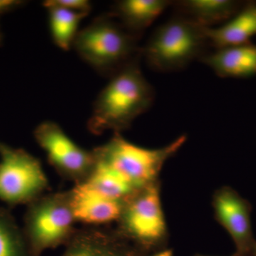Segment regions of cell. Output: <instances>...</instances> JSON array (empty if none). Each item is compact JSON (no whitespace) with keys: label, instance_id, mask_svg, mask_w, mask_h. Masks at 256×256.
Returning a JSON list of instances; mask_svg holds the SVG:
<instances>
[{"label":"cell","instance_id":"cell-1","mask_svg":"<svg viewBox=\"0 0 256 256\" xmlns=\"http://www.w3.org/2000/svg\"><path fill=\"white\" fill-rule=\"evenodd\" d=\"M141 57L111 77L98 96L88 122L92 134L99 136L107 131L121 134L152 106L156 92L143 75Z\"/></svg>","mask_w":256,"mask_h":256},{"label":"cell","instance_id":"cell-2","mask_svg":"<svg viewBox=\"0 0 256 256\" xmlns=\"http://www.w3.org/2000/svg\"><path fill=\"white\" fill-rule=\"evenodd\" d=\"M138 40L109 13L80 30L72 48L96 72L110 78L142 56Z\"/></svg>","mask_w":256,"mask_h":256},{"label":"cell","instance_id":"cell-3","mask_svg":"<svg viewBox=\"0 0 256 256\" xmlns=\"http://www.w3.org/2000/svg\"><path fill=\"white\" fill-rule=\"evenodd\" d=\"M207 45L206 28L178 14L153 32L142 48V56L154 72H178L201 60Z\"/></svg>","mask_w":256,"mask_h":256},{"label":"cell","instance_id":"cell-4","mask_svg":"<svg viewBox=\"0 0 256 256\" xmlns=\"http://www.w3.org/2000/svg\"><path fill=\"white\" fill-rule=\"evenodd\" d=\"M188 140L182 136L162 148L150 149L114 134L106 144L94 150L96 161L122 175L136 190L158 182L166 162L176 156Z\"/></svg>","mask_w":256,"mask_h":256},{"label":"cell","instance_id":"cell-5","mask_svg":"<svg viewBox=\"0 0 256 256\" xmlns=\"http://www.w3.org/2000/svg\"><path fill=\"white\" fill-rule=\"evenodd\" d=\"M68 191L45 194L28 204L23 228L34 252L68 244L76 232Z\"/></svg>","mask_w":256,"mask_h":256},{"label":"cell","instance_id":"cell-6","mask_svg":"<svg viewBox=\"0 0 256 256\" xmlns=\"http://www.w3.org/2000/svg\"><path fill=\"white\" fill-rule=\"evenodd\" d=\"M48 188L50 182L40 160L0 142V202L10 206L28 205Z\"/></svg>","mask_w":256,"mask_h":256},{"label":"cell","instance_id":"cell-7","mask_svg":"<svg viewBox=\"0 0 256 256\" xmlns=\"http://www.w3.org/2000/svg\"><path fill=\"white\" fill-rule=\"evenodd\" d=\"M117 232L126 240L156 245L168 237L160 182L138 190L124 202Z\"/></svg>","mask_w":256,"mask_h":256},{"label":"cell","instance_id":"cell-8","mask_svg":"<svg viewBox=\"0 0 256 256\" xmlns=\"http://www.w3.org/2000/svg\"><path fill=\"white\" fill-rule=\"evenodd\" d=\"M34 136L46 153L50 164L62 178L75 184L87 181L95 168L94 152L78 146L52 121L38 124Z\"/></svg>","mask_w":256,"mask_h":256},{"label":"cell","instance_id":"cell-9","mask_svg":"<svg viewBox=\"0 0 256 256\" xmlns=\"http://www.w3.org/2000/svg\"><path fill=\"white\" fill-rule=\"evenodd\" d=\"M212 206L216 220L234 240L239 256L256 252V240L252 226V204L230 186L215 192Z\"/></svg>","mask_w":256,"mask_h":256},{"label":"cell","instance_id":"cell-10","mask_svg":"<svg viewBox=\"0 0 256 256\" xmlns=\"http://www.w3.org/2000/svg\"><path fill=\"white\" fill-rule=\"evenodd\" d=\"M68 193L76 223L100 227L120 218L124 202L105 196L87 182L75 184Z\"/></svg>","mask_w":256,"mask_h":256},{"label":"cell","instance_id":"cell-11","mask_svg":"<svg viewBox=\"0 0 256 256\" xmlns=\"http://www.w3.org/2000/svg\"><path fill=\"white\" fill-rule=\"evenodd\" d=\"M126 240L117 230L77 229L62 256H130L124 247Z\"/></svg>","mask_w":256,"mask_h":256},{"label":"cell","instance_id":"cell-12","mask_svg":"<svg viewBox=\"0 0 256 256\" xmlns=\"http://www.w3.org/2000/svg\"><path fill=\"white\" fill-rule=\"evenodd\" d=\"M200 60L220 78H246L256 75V46L252 44L216 50Z\"/></svg>","mask_w":256,"mask_h":256},{"label":"cell","instance_id":"cell-13","mask_svg":"<svg viewBox=\"0 0 256 256\" xmlns=\"http://www.w3.org/2000/svg\"><path fill=\"white\" fill-rule=\"evenodd\" d=\"M206 34L216 50L250 44L256 36V2H246L234 18L220 28H206Z\"/></svg>","mask_w":256,"mask_h":256},{"label":"cell","instance_id":"cell-14","mask_svg":"<svg viewBox=\"0 0 256 256\" xmlns=\"http://www.w3.org/2000/svg\"><path fill=\"white\" fill-rule=\"evenodd\" d=\"M173 2L170 0H122L114 3L110 14L128 32L140 38Z\"/></svg>","mask_w":256,"mask_h":256},{"label":"cell","instance_id":"cell-15","mask_svg":"<svg viewBox=\"0 0 256 256\" xmlns=\"http://www.w3.org/2000/svg\"><path fill=\"white\" fill-rule=\"evenodd\" d=\"M246 2L234 0H180L172 6L178 14L186 16L205 28L226 23L242 9Z\"/></svg>","mask_w":256,"mask_h":256},{"label":"cell","instance_id":"cell-16","mask_svg":"<svg viewBox=\"0 0 256 256\" xmlns=\"http://www.w3.org/2000/svg\"><path fill=\"white\" fill-rule=\"evenodd\" d=\"M43 5L48 13L52 40L60 50H70L80 32V23L88 15L54 5Z\"/></svg>","mask_w":256,"mask_h":256},{"label":"cell","instance_id":"cell-17","mask_svg":"<svg viewBox=\"0 0 256 256\" xmlns=\"http://www.w3.org/2000/svg\"><path fill=\"white\" fill-rule=\"evenodd\" d=\"M86 182L105 196L121 202L138 190L117 171L96 160L94 171Z\"/></svg>","mask_w":256,"mask_h":256},{"label":"cell","instance_id":"cell-18","mask_svg":"<svg viewBox=\"0 0 256 256\" xmlns=\"http://www.w3.org/2000/svg\"><path fill=\"white\" fill-rule=\"evenodd\" d=\"M28 242L8 210H0V256H25Z\"/></svg>","mask_w":256,"mask_h":256},{"label":"cell","instance_id":"cell-19","mask_svg":"<svg viewBox=\"0 0 256 256\" xmlns=\"http://www.w3.org/2000/svg\"><path fill=\"white\" fill-rule=\"evenodd\" d=\"M43 4L54 5L86 15L92 11V3L88 0H46Z\"/></svg>","mask_w":256,"mask_h":256},{"label":"cell","instance_id":"cell-20","mask_svg":"<svg viewBox=\"0 0 256 256\" xmlns=\"http://www.w3.org/2000/svg\"><path fill=\"white\" fill-rule=\"evenodd\" d=\"M25 3L20 0H0V16L21 8Z\"/></svg>","mask_w":256,"mask_h":256},{"label":"cell","instance_id":"cell-21","mask_svg":"<svg viewBox=\"0 0 256 256\" xmlns=\"http://www.w3.org/2000/svg\"><path fill=\"white\" fill-rule=\"evenodd\" d=\"M151 256H174L172 250H164L162 252H156L154 255Z\"/></svg>","mask_w":256,"mask_h":256},{"label":"cell","instance_id":"cell-22","mask_svg":"<svg viewBox=\"0 0 256 256\" xmlns=\"http://www.w3.org/2000/svg\"><path fill=\"white\" fill-rule=\"evenodd\" d=\"M2 43V32H0V45Z\"/></svg>","mask_w":256,"mask_h":256}]
</instances>
